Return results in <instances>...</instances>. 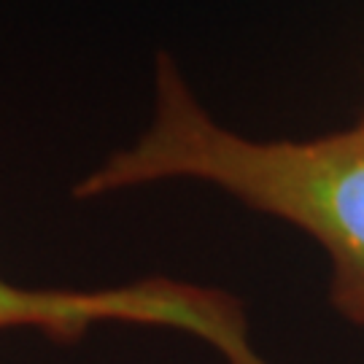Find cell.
<instances>
[{"mask_svg":"<svg viewBox=\"0 0 364 364\" xmlns=\"http://www.w3.org/2000/svg\"><path fill=\"white\" fill-rule=\"evenodd\" d=\"M168 178L210 183L318 240L332 262V305L364 324V119L313 141H254L210 117L176 60L159 54L149 127L92 170L76 197Z\"/></svg>","mask_w":364,"mask_h":364,"instance_id":"1","label":"cell"},{"mask_svg":"<svg viewBox=\"0 0 364 364\" xmlns=\"http://www.w3.org/2000/svg\"><path fill=\"white\" fill-rule=\"evenodd\" d=\"M103 321L181 329L216 348L227 364H267L251 348L240 302L213 289L149 278L97 291H60L14 287L0 278V329L33 326L70 343Z\"/></svg>","mask_w":364,"mask_h":364,"instance_id":"2","label":"cell"}]
</instances>
